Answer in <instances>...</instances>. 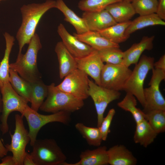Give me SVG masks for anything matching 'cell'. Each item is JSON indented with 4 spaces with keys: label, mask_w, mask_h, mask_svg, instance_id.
<instances>
[{
    "label": "cell",
    "mask_w": 165,
    "mask_h": 165,
    "mask_svg": "<svg viewBox=\"0 0 165 165\" xmlns=\"http://www.w3.org/2000/svg\"><path fill=\"white\" fill-rule=\"evenodd\" d=\"M71 114L68 112L61 111L50 115H43L34 110L28 106L22 116L25 117L28 123L30 145L32 146L34 145L39 130L46 124L58 122L65 125L68 124L71 119Z\"/></svg>",
    "instance_id": "obj_6"
},
{
    "label": "cell",
    "mask_w": 165,
    "mask_h": 165,
    "mask_svg": "<svg viewBox=\"0 0 165 165\" xmlns=\"http://www.w3.org/2000/svg\"><path fill=\"white\" fill-rule=\"evenodd\" d=\"M132 71L123 64H104L101 74L100 86L114 90H123Z\"/></svg>",
    "instance_id": "obj_10"
},
{
    "label": "cell",
    "mask_w": 165,
    "mask_h": 165,
    "mask_svg": "<svg viewBox=\"0 0 165 165\" xmlns=\"http://www.w3.org/2000/svg\"><path fill=\"white\" fill-rule=\"evenodd\" d=\"M107 149L105 146H99L93 150L87 149L82 152L80 160L75 163L66 162L62 165H107L108 164Z\"/></svg>",
    "instance_id": "obj_17"
},
{
    "label": "cell",
    "mask_w": 165,
    "mask_h": 165,
    "mask_svg": "<svg viewBox=\"0 0 165 165\" xmlns=\"http://www.w3.org/2000/svg\"><path fill=\"white\" fill-rule=\"evenodd\" d=\"M8 151L0 138V159L7 155Z\"/></svg>",
    "instance_id": "obj_40"
},
{
    "label": "cell",
    "mask_w": 165,
    "mask_h": 165,
    "mask_svg": "<svg viewBox=\"0 0 165 165\" xmlns=\"http://www.w3.org/2000/svg\"><path fill=\"white\" fill-rule=\"evenodd\" d=\"M26 52L17 56L15 62L10 64L9 68L16 71L19 75L32 83L41 79L37 64L38 52L42 48L39 36L36 33L28 43Z\"/></svg>",
    "instance_id": "obj_2"
},
{
    "label": "cell",
    "mask_w": 165,
    "mask_h": 165,
    "mask_svg": "<svg viewBox=\"0 0 165 165\" xmlns=\"http://www.w3.org/2000/svg\"><path fill=\"white\" fill-rule=\"evenodd\" d=\"M3 0H0V2H1V1H3Z\"/></svg>",
    "instance_id": "obj_43"
},
{
    "label": "cell",
    "mask_w": 165,
    "mask_h": 165,
    "mask_svg": "<svg viewBox=\"0 0 165 165\" xmlns=\"http://www.w3.org/2000/svg\"><path fill=\"white\" fill-rule=\"evenodd\" d=\"M55 8L63 13L64 16V20L74 27L77 34H82L89 31L84 19L79 16L70 9L63 0H57L56 1Z\"/></svg>",
    "instance_id": "obj_22"
},
{
    "label": "cell",
    "mask_w": 165,
    "mask_h": 165,
    "mask_svg": "<svg viewBox=\"0 0 165 165\" xmlns=\"http://www.w3.org/2000/svg\"><path fill=\"white\" fill-rule=\"evenodd\" d=\"M23 165H36L30 154L26 152L23 160Z\"/></svg>",
    "instance_id": "obj_39"
},
{
    "label": "cell",
    "mask_w": 165,
    "mask_h": 165,
    "mask_svg": "<svg viewBox=\"0 0 165 165\" xmlns=\"http://www.w3.org/2000/svg\"><path fill=\"white\" fill-rule=\"evenodd\" d=\"M137 103L136 97L131 94L127 93L123 100L117 104L119 107L131 114L136 124L145 119V113L136 107Z\"/></svg>",
    "instance_id": "obj_30"
},
{
    "label": "cell",
    "mask_w": 165,
    "mask_h": 165,
    "mask_svg": "<svg viewBox=\"0 0 165 165\" xmlns=\"http://www.w3.org/2000/svg\"><path fill=\"white\" fill-rule=\"evenodd\" d=\"M145 114V119L158 134L165 131V110H155Z\"/></svg>",
    "instance_id": "obj_31"
},
{
    "label": "cell",
    "mask_w": 165,
    "mask_h": 165,
    "mask_svg": "<svg viewBox=\"0 0 165 165\" xmlns=\"http://www.w3.org/2000/svg\"><path fill=\"white\" fill-rule=\"evenodd\" d=\"M9 74V82L14 90L28 102H30L31 83L22 78L16 71L10 68Z\"/></svg>",
    "instance_id": "obj_28"
},
{
    "label": "cell",
    "mask_w": 165,
    "mask_h": 165,
    "mask_svg": "<svg viewBox=\"0 0 165 165\" xmlns=\"http://www.w3.org/2000/svg\"><path fill=\"white\" fill-rule=\"evenodd\" d=\"M56 4V1L47 0L42 3L24 5L21 7L22 22L16 35L19 46L17 56L22 53L25 45L28 44L35 34L36 27L42 16L49 9L55 8Z\"/></svg>",
    "instance_id": "obj_1"
},
{
    "label": "cell",
    "mask_w": 165,
    "mask_h": 165,
    "mask_svg": "<svg viewBox=\"0 0 165 165\" xmlns=\"http://www.w3.org/2000/svg\"><path fill=\"white\" fill-rule=\"evenodd\" d=\"M30 154L36 165H62L67 157L53 139H37Z\"/></svg>",
    "instance_id": "obj_4"
},
{
    "label": "cell",
    "mask_w": 165,
    "mask_h": 165,
    "mask_svg": "<svg viewBox=\"0 0 165 165\" xmlns=\"http://www.w3.org/2000/svg\"><path fill=\"white\" fill-rule=\"evenodd\" d=\"M75 59L77 68L90 76L96 84L100 86L101 74L104 64L100 57L98 51L94 50L84 57Z\"/></svg>",
    "instance_id": "obj_14"
},
{
    "label": "cell",
    "mask_w": 165,
    "mask_h": 165,
    "mask_svg": "<svg viewBox=\"0 0 165 165\" xmlns=\"http://www.w3.org/2000/svg\"><path fill=\"white\" fill-rule=\"evenodd\" d=\"M75 127L89 145L97 147L100 146L103 141L98 127H88L79 122L75 124Z\"/></svg>",
    "instance_id": "obj_29"
},
{
    "label": "cell",
    "mask_w": 165,
    "mask_h": 165,
    "mask_svg": "<svg viewBox=\"0 0 165 165\" xmlns=\"http://www.w3.org/2000/svg\"><path fill=\"white\" fill-rule=\"evenodd\" d=\"M115 113L116 111L114 108L110 109L106 117H104L101 126L99 127L103 141L107 140L108 135L110 132V128Z\"/></svg>",
    "instance_id": "obj_35"
},
{
    "label": "cell",
    "mask_w": 165,
    "mask_h": 165,
    "mask_svg": "<svg viewBox=\"0 0 165 165\" xmlns=\"http://www.w3.org/2000/svg\"><path fill=\"white\" fill-rule=\"evenodd\" d=\"M3 36L6 42V48L4 57L0 62V92L4 85L9 82V59L15 40L14 37L7 32H5Z\"/></svg>",
    "instance_id": "obj_23"
},
{
    "label": "cell",
    "mask_w": 165,
    "mask_h": 165,
    "mask_svg": "<svg viewBox=\"0 0 165 165\" xmlns=\"http://www.w3.org/2000/svg\"><path fill=\"white\" fill-rule=\"evenodd\" d=\"M1 159L0 165H15L12 156H6Z\"/></svg>",
    "instance_id": "obj_38"
},
{
    "label": "cell",
    "mask_w": 165,
    "mask_h": 165,
    "mask_svg": "<svg viewBox=\"0 0 165 165\" xmlns=\"http://www.w3.org/2000/svg\"><path fill=\"white\" fill-rule=\"evenodd\" d=\"M154 58L145 55L141 56L132 71L123 90L133 95L143 107L145 105L143 85L148 72L154 68Z\"/></svg>",
    "instance_id": "obj_5"
},
{
    "label": "cell",
    "mask_w": 165,
    "mask_h": 165,
    "mask_svg": "<svg viewBox=\"0 0 165 165\" xmlns=\"http://www.w3.org/2000/svg\"><path fill=\"white\" fill-rule=\"evenodd\" d=\"M23 116L18 114L15 115V129L13 134L10 133L11 142L5 145L8 152H11L15 165H23V158L27 145L30 142L28 131L25 128Z\"/></svg>",
    "instance_id": "obj_8"
},
{
    "label": "cell",
    "mask_w": 165,
    "mask_h": 165,
    "mask_svg": "<svg viewBox=\"0 0 165 165\" xmlns=\"http://www.w3.org/2000/svg\"><path fill=\"white\" fill-rule=\"evenodd\" d=\"M82 18L90 31L99 32L117 23L105 9L97 12H84Z\"/></svg>",
    "instance_id": "obj_15"
},
{
    "label": "cell",
    "mask_w": 165,
    "mask_h": 165,
    "mask_svg": "<svg viewBox=\"0 0 165 165\" xmlns=\"http://www.w3.org/2000/svg\"><path fill=\"white\" fill-rule=\"evenodd\" d=\"M108 164L111 165H135L137 160L124 145H116L107 149Z\"/></svg>",
    "instance_id": "obj_19"
},
{
    "label": "cell",
    "mask_w": 165,
    "mask_h": 165,
    "mask_svg": "<svg viewBox=\"0 0 165 165\" xmlns=\"http://www.w3.org/2000/svg\"><path fill=\"white\" fill-rule=\"evenodd\" d=\"M158 0H133L131 4L136 13L140 16L156 13Z\"/></svg>",
    "instance_id": "obj_34"
},
{
    "label": "cell",
    "mask_w": 165,
    "mask_h": 165,
    "mask_svg": "<svg viewBox=\"0 0 165 165\" xmlns=\"http://www.w3.org/2000/svg\"><path fill=\"white\" fill-rule=\"evenodd\" d=\"M89 80L85 72L76 68L64 77L61 83L56 86L61 90L84 101L89 97Z\"/></svg>",
    "instance_id": "obj_11"
},
{
    "label": "cell",
    "mask_w": 165,
    "mask_h": 165,
    "mask_svg": "<svg viewBox=\"0 0 165 165\" xmlns=\"http://www.w3.org/2000/svg\"><path fill=\"white\" fill-rule=\"evenodd\" d=\"M165 25V22L156 13L140 16L131 22L125 31L126 35L130 37L131 34L139 30L150 26Z\"/></svg>",
    "instance_id": "obj_25"
},
{
    "label": "cell",
    "mask_w": 165,
    "mask_h": 165,
    "mask_svg": "<svg viewBox=\"0 0 165 165\" xmlns=\"http://www.w3.org/2000/svg\"><path fill=\"white\" fill-rule=\"evenodd\" d=\"M98 53L103 63L112 64H122L124 52L119 47L106 48L98 51Z\"/></svg>",
    "instance_id": "obj_32"
},
{
    "label": "cell",
    "mask_w": 165,
    "mask_h": 165,
    "mask_svg": "<svg viewBox=\"0 0 165 165\" xmlns=\"http://www.w3.org/2000/svg\"><path fill=\"white\" fill-rule=\"evenodd\" d=\"M88 94L93 100L97 114V127H99L104 118V113L108 104L119 99L121 96L119 91L108 89L98 85L89 80Z\"/></svg>",
    "instance_id": "obj_12"
},
{
    "label": "cell",
    "mask_w": 165,
    "mask_h": 165,
    "mask_svg": "<svg viewBox=\"0 0 165 165\" xmlns=\"http://www.w3.org/2000/svg\"><path fill=\"white\" fill-rule=\"evenodd\" d=\"M2 110V101L1 95L0 94V114L1 113Z\"/></svg>",
    "instance_id": "obj_41"
},
{
    "label": "cell",
    "mask_w": 165,
    "mask_h": 165,
    "mask_svg": "<svg viewBox=\"0 0 165 165\" xmlns=\"http://www.w3.org/2000/svg\"><path fill=\"white\" fill-rule=\"evenodd\" d=\"M126 1H127L130 2H131L133 0H123Z\"/></svg>",
    "instance_id": "obj_42"
},
{
    "label": "cell",
    "mask_w": 165,
    "mask_h": 165,
    "mask_svg": "<svg viewBox=\"0 0 165 165\" xmlns=\"http://www.w3.org/2000/svg\"><path fill=\"white\" fill-rule=\"evenodd\" d=\"M84 105L83 100L61 90L52 83L48 85L47 96L39 109L52 113L61 111L71 113L80 110Z\"/></svg>",
    "instance_id": "obj_3"
},
{
    "label": "cell",
    "mask_w": 165,
    "mask_h": 165,
    "mask_svg": "<svg viewBox=\"0 0 165 165\" xmlns=\"http://www.w3.org/2000/svg\"><path fill=\"white\" fill-rule=\"evenodd\" d=\"M154 68L165 72V55L162 56L159 59L154 63Z\"/></svg>",
    "instance_id": "obj_37"
},
{
    "label": "cell",
    "mask_w": 165,
    "mask_h": 165,
    "mask_svg": "<svg viewBox=\"0 0 165 165\" xmlns=\"http://www.w3.org/2000/svg\"><path fill=\"white\" fill-rule=\"evenodd\" d=\"M131 21L117 23L98 32L102 36L114 43L118 44L126 41L129 38L125 33Z\"/></svg>",
    "instance_id": "obj_26"
},
{
    "label": "cell",
    "mask_w": 165,
    "mask_h": 165,
    "mask_svg": "<svg viewBox=\"0 0 165 165\" xmlns=\"http://www.w3.org/2000/svg\"><path fill=\"white\" fill-rule=\"evenodd\" d=\"M123 0H81L78 4L84 12H97L105 9L109 5Z\"/></svg>",
    "instance_id": "obj_33"
},
{
    "label": "cell",
    "mask_w": 165,
    "mask_h": 165,
    "mask_svg": "<svg viewBox=\"0 0 165 165\" xmlns=\"http://www.w3.org/2000/svg\"><path fill=\"white\" fill-rule=\"evenodd\" d=\"M57 32L65 47L75 58L84 57L95 50L70 34L61 23L58 26Z\"/></svg>",
    "instance_id": "obj_13"
},
{
    "label": "cell",
    "mask_w": 165,
    "mask_h": 165,
    "mask_svg": "<svg viewBox=\"0 0 165 165\" xmlns=\"http://www.w3.org/2000/svg\"><path fill=\"white\" fill-rule=\"evenodd\" d=\"M105 9L117 23L130 20L136 14L131 2L123 0L110 4Z\"/></svg>",
    "instance_id": "obj_20"
},
{
    "label": "cell",
    "mask_w": 165,
    "mask_h": 165,
    "mask_svg": "<svg viewBox=\"0 0 165 165\" xmlns=\"http://www.w3.org/2000/svg\"><path fill=\"white\" fill-rule=\"evenodd\" d=\"M136 124L134 141L146 148L153 142L158 134L145 119Z\"/></svg>",
    "instance_id": "obj_24"
},
{
    "label": "cell",
    "mask_w": 165,
    "mask_h": 165,
    "mask_svg": "<svg viewBox=\"0 0 165 165\" xmlns=\"http://www.w3.org/2000/svg\"><path fill=\"white\" fill-rule=\"evenodd\" d=\"M162 20H165V0H159L156 13Z\"/></svg>",
    "instance_id": "obj_36"
},
{
    "label": "cell",
    "mask_w": 165,
    "mask_h": 165,
    "mask_svg": "<svg viewBox=\"0 0 165 165\" xmlns=\"http://www.w3.org/2000/svg\"><path fill=\"white\" fill-rule=\"evenodd\" d=\"M154 36H145L141 41L135 43L124 52L122 64L129 67L131 64H136L138 62L143 52L145 50H151L153 48Z\"/></svg>",
    "instance_id": "obj_16"
},
{
    "label": "cell",
    "mask_w": 165,
    "mask_h": 165,
    "mask_svg": "<svg viewBox=\"0 0 165 165\" xmlns=\"http://www.w3.org/2000/svg\"><path fill=\"white\" fill-rule=\"evenodd\" d=\"M31 84L30 107L34 110L38 112L47 96L48 85H45L42 79Z\"/></svg>",
    "instance_id": "obj_27"
},
{
    "label": "cell",
    "mask_w": 165,
    "mask_h": 165,
    "mask_svg": "<svg viewBox=\"0 0 165 165\" xmlns=\"http://www.w3.org/2000/svg\"><path fill=\"white\" fill-rule=\"evenodd\" d=\"M73 35L80 41L98 51L110 47H120L119 44L108 40L98 32L89 31L80 34L74 33Z\"/></svg>",
    "instance_id": "obj_21"
},
{
    "label": "cell",
    "mask_w": 165,
    "mask_h": 165,
    "mask_svg": "<svg viewBox=\"0 0 165 165\" xmlns=\"http://www.w3.org/2000/svg\"><path fill=\"white\" fill-rule=\"evenodd\" d=\"M2 110L0 119V129L3 134L9 130V116L14 111L19 112L22 116L28 106V102L19 95L13 89L9 82L5 83L1 90Z\"/></svg>",
    "instance_id": "obj_7"
},
{
    "label": "cell",
    "mask_w": 165,
    "mask_h": 165,
    "mask_svg": "<svg viewBox=\"0 0 165 165\" xmlns=\"http://www.w3.org/2000/svg\"><path fill=\"white\" fill-rule=\"evenodd\" d=\"M59 64V74L63 79L71 72L77 68L75 58L69 52L62 41L58 42L55 46Z\"/></svg>",
    "instance_id": "obj_18"
},
{
    "label": "cell",
    "mask_w": 165,
    "mask_h": 165,
    "mask_svg": "<svg viewBox=\"0 0 165 165\" xmlns=\"http://www.w3.org/2000/svg\"><path fill=\"white\" fill-rule=\"evenodd\" d=\"M152 70L149 87L144 89L145 113L155 110H165V100L160 90L161 82L165 79V72L154 68Z\"/></svg>",
    "instance_id": "obj_9"
}]
</instances>
